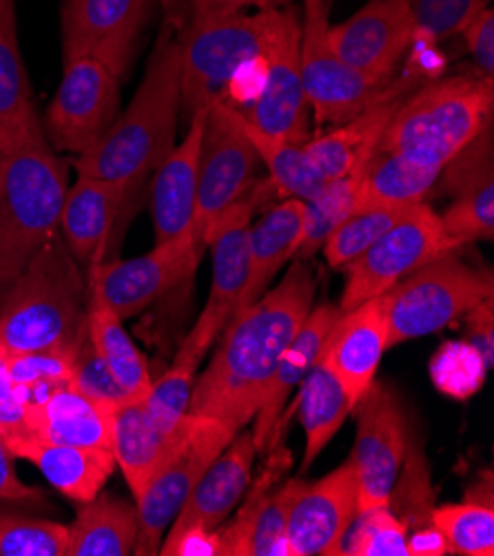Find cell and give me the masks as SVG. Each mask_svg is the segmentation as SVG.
<instances>
[{
  "label": "cell",
  "instance_id": "cell-1",
  "mask_svg": "<svg viewBox=\"0 0 494 556\" xmlns=\"http://www.w3.org/2000/svg\"><path fill=\"white\" fill-rule=\"evenodd\" d=\"M315 289L313 270L297 260L278 287L233 315L208 366L195 379L189 415L215 419L236 434L244 430L264 402L284 349L311 313Z\"/></svg>",
  "mask_w": 494,
  "mask_h": 556
},
{
  "label": "cell",
  "instance_id": "cell-2",
  "mask_svg": "<svg viewBox=\"0 0 494 556\" xmlns=\"http://www.w3.org/2000/svg\"><path fill=\"white\" fill-rule=\"evenodd\" d=\"M176 34L164 23L134 100L106 136L74 162L76 176H93L125 187L129 206L176 142L182 111L180 40Z\"/></svg>",
  "mask_w": 494,
  "mask_h": 556
},
{
  "label": "cell",
  "instance_id": "cell-3",
  "mask_svg": "<svg viewBox=\"0 0 494 556\" xmlns=\"http://www.w3.org/2000/svg\"><path fill=\"white\" fill-rule=\"evenodd\" d=\"M67 176L38 116L0 127V293L59 231Z\"/></svg>",
  "mask_w": 494,
  "mask_h": 556
},
{
  "label": "cell",
  "instance_id": "cell-4",
  "mask_svg": "<svg viewBox=\"0 0 494 556\" xmlns=\"http://www.w3.org/2000/svg\"><path fill=\"white\" fill-rule=\"evenodd\" d=\"M87 340V277L56 231L0 293V349L76 357Z\"/></svg>",
  "mask_w": 494,
  "mask_h": 556
},
{
  "label": "cell",
  "instance_id": "cell-5",
  "mask_svg": "<svg viewBox=\"0 0 494 556\" xmlns=\"http://www.w3.org/2000/svg\"><path fill=\"white\" fill-rule=\"evenodd\" d=\"M492 78L455 76L402 100L377 151L444 166L492 123Z\"/></svg>",
  "mask_w": 494,
  "mask_h": 556
},
{
  "label": "cell",
  "instance_id": "cell-6",
  "mask_svg": "<svg viewBox=\"0 0 494 556\" xmlns=\"http://www.w3.org/2000/svg\"><path fill=\"white\" fill-rule=\"evenodd\" d=\"M180 34L182 111L225 98L236 74L262 59L273 10L259 14L191 8Z\"/></svg>",
  "mask_w": 494,
  "mask_h": 556
},
{
  "label": "cell",
  "instance_id": "cell-7",
  "mask_svg": "<svg viewBox=\"0 0 494 556\" xmlns=\"http://www.w3.org/2000/svg\"><path fill=\"white\" fill-rule=\"evenodd\" d=\"M490 298L492 273L470 266L457 251L423 264L383 295L389 349L446 328Z\"/></svg>",
  "mask_w": 494,
  "mask_h": 556
},
{
  "label": "cell",
  "instance_id": "cell-8",
  "mask_svg": "<svg viewBox=\"0 0 494 556\" xmlns=\"http://www.w3.org/2000/svg\"><path fill=\"white\" fill-rule=\"evenodd\" d=\"M461 249L444 229L442 217L419 202L395 225L379 236L359 257L346 264V287L340 311H351L372 298L387 295L393 287L423 264Z\"/></svg>",
  "mask_w": 494,
  "mask_h": 556
},
{
  "label": "cell",
  "instance_id": "cell-9",
  "mask_svg": "<svg viewBox=\"0 0 494 556\" xmlns=\"http://www.w3.org/2000/svg\"><path fill=\"white\" fill-rule=\"evenodd\" d=\"M233 437L236 432L215 419L187 413L172 457L136 498L140 530L134 554H157L164 534L185 508L195 483Z\"/></svg>",
  "mask_w": 494,
  "mask_h": 556
},
{
  "label": "cell",
  "instance_id": "cell-10",
  "mask_svg": "<svg viewBox=\"0 0 494 556\" xmlns=\"http://www.w3.org/2000/svg\"><path fill=\"white\" fill-rule=\"evenodd\" d=\"M259 155L242 127V111L225 98L208 104L198 164L193 236L204 249L211 222L255 187Z\"/></svg>",
  "mask_w": 494,
  "mask_h": 556
},
{
  "label": "cell",
  "instance_id": "cell-11",
  "mask_svg": "<svg viewBox=\"0 0 494 556\" xmlns=\"http://www.w3.org/2000/svg\"><path fill=\"white\" fill-rule=\"evenodd\" d=\"M302 21L297 10H273L262 51V83L244 118L289 142H308V100L302 83Z\"/></svg>",
  "mask_w": 494,
  "mask_h": 556
},
{
  "label": "cell",
  "instance_id": "cell-12",
  "mask_svg": "<svg viewBox=\"0 0 494 556\" xmlns=\"http://www.w3.org/2000/svg\"><path fill=\"white\" fill-rule=\"evenodd\" d=\"M121 114V78L93 59L65 61V74L42 121L56 153L85 155L112 129Z\"/></svg>",
  "mask_w": 494,
  "mask_h": 556
},
{
  "label": "cell",
  "instance_id": "cell-13",
  "mask_svg": "<svg viewBox=\"0 0 494 556\" xmlns=\"http://www.w3.org/2000/svg\"><path fill=\"white\" fill-rule=\"evenodd\" d=\"M357 437L353 468L359 513L391 506L393 490L408 451V417L389 383L372 381L353 408Z\"/></svg>",
  "mask_w": 494,
  "mask_h": 556
},
{
  "label": "cell",
  "instance_id": "cell-14",
  "mask_svg": "<svg viewBox=\"0 0 494 556\" xmlns=\"http://www.w3.org/2000/svg\"><path fill=\"white\" fill-rule=\"evenodd\" d=\"M151 14V0H63V55L93 59L123 78Z\"/></svg>",
  "mask_w": 494,
  "mask_h": 556
},
{
  "label": "cell",
  "instance_id": "cell-15",
  "mask_svg": "<svg viewBox=\"0 0 494 556\" xmlns=\"http://www.w3.org/2000/svg\"><path fill=\"white\" fill-rule=\"evenodd\" d=\"M202 247L193 233L155 244L149 253L131 260H104L87 266L104 300L121 319L136 317L164 293L193 275Z\"/></svg>",
  "mask_w": 494,
  "mask_h": 556
},
{
  "label": "cell",
  "instance_id": "cell-16",
  "mask_svg": "<svg viewBox=\"0 0 494 556\" xmlns=\"http://www.w3.org/2000/svg\"><path fill=\"white\" fill-rule=\"evenodd\" d=\"M326 31L328 12L315 21L302 23V83L317 123L344 125L391 96V91H383L387 83H377L344 63L328 45Z\"/></svg>",
  "mask_w": 494,
  "mask_h": 556
},
{
  "label": "cell",
  "instance_id": "cell-17",
  "mask_svg": "<svg viewBox=\"0 0 494 556\" xmlns=\"http://www.w3.org/2000/svg\"><path fill=\"white\" fill-rule=\"evenodd\" d=\"M359 515L353 462H344L317 481H297L289 521V556H338Z\"/></svg>",
  "mask_w": 494,
  "mask_h": 556
},
{
  "label": "cell",
  "instance_id": "cell-18",
  "mask_svg": "<svg viewBox=\"0 0 494 556\" xmlns=\"http://www.w3.org/2000/svg\"><path fill=\"white\" fill-rule=\"evenodd\" d=\"M326 38L344 63L377 83H389L417 38V27L406 0H370L346 23L328 25Z\"/></svg>",
  "mask_w": 494,
  "mask_h": 556
},
{
  "label": "cell",
  "instance_id": "cell-19",
  "mask_svg": "<svg viewBox=\"0 0 494 556\" xmlns=\"http://www.w3.org/2000/svg\"><path fill=\"white\" fill-rule=\"evenodd\" d=\"M262 202V189L253 187L244 198L231 204L223 215L211 222L204 233V247L211 249L213 277L200 321L217 336L233 317L251 273L249 227L251 217Z\"/></svg>",
  "mask_w": 494,
  "mask_h": 556
},
{
  "label": "cell",
  "instance_id": "cell-20",
  "mask_svg": "<svg viewBox=\"0 0 494 556\" xmlns=\"http://www.w3.org/2000/svg\"><path fill=\"white\" fill-rule=\"evenodd\" d=\"M389 349L387 304L372 298L351 311H342L328 330L321 349V359L328 364L344 386L351 408L375 381L383 353Z\"/></svg>",
  "mask_w": 494,
  "mask_h": 556
},
{
  "label": "cell",
  "instance_id": "cell-21",
  "mask_svg": "<svg viewBox=\"0 0 494 556\" xmlns=\"http://www.w3.org/2000/svg\"><path fill=\"white\" fill-rule=\"evenodd\" d=\"M211 104V102H208ZM208 104L189 116V129L180 144H174L151 178V215L155 244L193 233L198 206V164Z\"/></svg>",
  "mask_w": 494,
  "mask_h": 556
},
{
  "label": "cell",
  "instance_id": "cell-22",
  "mask_svg": "<svg viewBox=\"0 0 494 556\" xmlns=\"http://www.w3.org/2000/svg\"><path fill=\"white\" fill-rule=\"evenodd\" d=\"M340 313L342 311L335 304L313 306L304 324L295 332V338L284 349L276 370H273L268 379L264 402L255 419L251 421L253 424L251 432H253L257 453H273L278 448L284 406L295 388L302 386L313 364L319 359L324 340L328 336V330H331V326L335 324V319L340 317Z\"/></svg>",
  "mask_w": 494,
  "mask_h": 556
},
{
  "label": "cell",
  "instance_id": "cell-23",
  "mask_svg": "<svg viewBox=\"0 0 494 556\" xmlns=\"http://www.w3.org/2000/svg\"><path fill=\"white\" fill-rule=\"evenodd\" d=\"M127 211L125 187L93 176L76 178L65 195L59 233L78 264L91 266L109 260V244Z\"/></svg>",
  "mask_w": 494,
  "mask_h": 556
},
{
  "label": "cell",
  "instance_id": "cell-24",
  "mask_svg": "<svg viewBox=\"0 0 494 556\" xmlns=\"http://www.w3.org/2000/svg\"><path fill=\"white\" fill-rule=\"evenodd\" d=\"M255 455L257 448L253 432L244 428L204 470L193 492L189 494L185 508L167 532H180L187 528L219 530V526L229 519L233 508L242 502L246 488L251 485Z\"/></svg>",
  "mask_w": 494,
  "mask_h": 556
},
{
  "label": "cell",
  "instance_id": "cell-25",
  "mask_svg": "<svg viewBox=\"0 0 494 556\" xmlns=\"http://www.w3.org/2000/svg\"><path fill=\"white\" fill-rule=\"evenodd\" d=\"M16 459L31 462L45 479L72 504L83 506L96 498L116 470V457L106 448H83L51 443L29 434L5 439Z\"/></svg>",
  "mask_w": 494,
  "mask_h": 556
},
{
  "label": "cell",
  "instance_id": "cell-26",
  "mask_svg": "<svg viewBox=\"0 0 494 556\" xmlns=\"http://www.w3.org/2000/svg\"><path fill=\"white\" fill-rule=\"evenodd\" d=\"M112 415L114 410L65 383L27 408V428L21 434L67 446L112 451Z\"/></svg>",
  "mask_w": 494,
  "mask_h": 556
},
{
  "label": "cell",
  "instance_id": "cell-27",
  "mask_svg": "<svg viewBox=\"0 0 494 556\" xmlns=\"http://www.w3.org/2000/svg\"><path fill=\"white\" fill-rule=\"evenodd\" d=\"M302 233L304 200L297 198H287L278 206L268 208L253 227H249L251 273L233 315L253 306L268 291L282 266L295 257L302 242Z\"/></svg>",
  "mask_w": 494,
  "mask_h": 556
},
{
  "label": "cell",
  "instance_id": "cell-28",
  "mask_svg": "<svg viewBox=\"0 0 494 556\" xmlns=\"http://www.w3.org/2000/svg\"><path fill=\"white\" fill-rule=\"evenodd\" d=\"M400 102L402 100H395L391 93L353 121L338 125L333 131L304 144L324 182L357 176L364 172V166L375 155L379 138L393 118Z\"/></svg>",
  "mask_w": 494,
  "mask_h": 556
},
{
  "label": "cell",
  "instance_id": "cell-29",
  "mask_svg": "<svg viewBox=\"0 0 494 556\" xmlns=\"http://www.w3.org/2000/svg\"><path fill=\"white\" fill-rule=\"evenodd\" d=\"M300 479L284 481L278 490L264 483L249 496L238 519L219 532L223 556H289L287 521Z\"/></svg>",
  "mask_w": 494,
  "mask_h": 556
},
{
  "label": "cell",
  "instance_id": "cell-30",
  "mask_svg": "<svg viewBox=\"0 0 494 556\" xmlns=\"http://www.w3.org/2000/svg\"><path fill=\"white\" fill-rule=\"evenodd\" d=\"M180 430L176 434L164 432L149 417L142 400L123 404L114 410L112 453L134 492V498L142 494V490L157 475V470L167 464L180 439Z\"/></svg>",
  "mask_w": 494,
  "mask_h": 556
},
{
  "label": "cell",
  "instance_id": "cell-31",
  "mask_svg": "<svg viewBox=\"0 0 494 556\" xmlns=\"http://www.w3.org/2000/svg\"><path fill=\"white\" fill-rule=\"evenodd\" d=\"M104 300L98 282L87 275V336L98 357L112 370L118 383L134 402L147 397L153 377L147 366V357L129 338V332Z\"/></svg>",
  "mask_w": 494,
  "mask_h": 556
},
{
  "label": "cell",
  "instance_id": "cell-32",
  "mask_svg": "<svg viewBox=\"0 0 494 556\" xmlns=\"http://www.w3.org/2000/svg\"><path fill=\"white\" fill-rule=\"evenodd\" d=\"M219 336L200 319L182 340L180 351L174 364L164 370L160 379H155L149 388L147 397L142 400L149 417L169 434H176L189 413L193 386L198 379V368L202 359L208 355L211 346Z\"/></svg>",
  "mask_w": 494,
  "mask_h": 556
},
{
  "label": "cell",
  "instance_id": "cell-33",
  "mask_svg": "<svg viewBox=\"0 0 494 556\" xmlns=\"http://www.w3.org/2000/svg\"><path fill=\"white\" fill-rule=\"evenodd\" d=\"M67 528V556H129L138 543V508L116 494H98Z\"/></svg>",
  "mask_w": 494,
  "mask_h": 556
},
{
  "label": "cell",
  "instance_id": "cell-34",
  "mask_svg": "<svg viewBox=\"0 0 494 556\" xmlns=\"http://www.w3.org/2000/svg\"><path fill=\"white\" fill-rule=\"evenodd\" d=\"M295 410L300 413V421L306 434L302 470H308L340 432L346 417L353 413L344 386L335 372L328 368L321 355L300 386Z\"/></svg>",
  "mask_w": 494,
  "mask_h": 556
},
{
  "label": "cell",
  "instance_id": "cell-35",
  "mask_svg": "<svg viewBox=\"0 0 494 556\" xmlns=\"http://www.w3.org/2000/svg\"><path fill=\"white\" fill-rule=\"evenodd\" d=\"M442 169L404 153L375 151L362 172V204L413 206L423 202Z\"/></svg>",
  "mask_w": 494,
  "mask_h": 556
},
{
  "label": "cell",
  "instance_id": "cell-36",
  "mask_svg": "<svg viewBox=\"0 0 494 556\" xmlns=\"http://www.w3.org/2000/svg\"><path fill=\"white\" fill-rule=\"evenodd\" d=\"M242 127L253 142L259 162L268 169L270 185L284 198L311 200L321 191L326 185L324 178L317 174L304 144L289 142L284 138L270 136L255 125H251L242 114Z\"/></svg>",
  "mask_w": 494,
  "mask_h": 556
},
{
  "label": "cell",
  "instance_id": "cell-37",
  "mask_svg": "<svg viewBox=\"0 0 494 556\" xmlns=\"http://www.w3.org/2000/svg\"><path fill=\"white\" fill-rule=\"evenodd\" d=\"M38 116L18 45L14 0H0V127Z\"/></svg>",
  "mask_w": 494,
  "mask_h": 556
},
{
  "label": "cell",
  "instance_id": "cell-38",
  "mask_svg": "<svg viewBox=\"0 0 494 556\" xmlns=\"http://www.w3.org/2000/svg\"><path fill=\"white\" fill-rule=\"evenodd\" d=\"M362 206V174L328 180L317 195L304 202V233L297 260L313 257L342 222Z\"/></svg>",
  "mask_w": 494,
  "mask_h": 556
},
{
  "label": "cell",
  "instance_id": "cell-39",
  "mask_svg": "<svg viewBox=\"0 0 494 556\" xmlns=\"http://www.w3.org/2000/svg\"><path fill=\"white\" fill-rule=\"evenodd\" d=\"M432 526L444 534L451 552L464 556L494 554V510L492 496L468 498L464 504H446L432 515Z\"/></svg>",
  "mask_w": 494,
  "mask_h": 556
},
{
  "label": "cell",
  "instance_id": "cell-40",
  "mask_svg": "<svg viewBox=\"0 0 494 556\" xmlns=\"http://www.w3.org/2000/svg\"><path fill=\"white\" fill-rule=\"evenodd\" d=\"M415 206V204H413ZM410 206H387V204H362L351 213L342 225L331 233L321 247L324 257L331 268H344L359 257L379 236L387 233L395 222H400Z\"/></svg>",
  "mask_w": 494,
  "mask_h": 556
},
{
  "label": "cell",
  "instance_id": "cell-41",
  "mask_svg": "<svg viewBox=\"0 0 494 556\" xmlns=\"http://www.w3.org/2000/svg\"><path fill=\"white\" fill-rule=\"evenodd\" d=\"M453 204L439 215L446 233L466 247L492 240L494 233V174H485L453 195Z\"/></svg>",
  "mask_w": 494,
  "mask_h": 556
},
{
  "label": "cell",
  "instance_id": "cell-42",
  "mask_svg": "<svg viewBox=\"0 0 494 556\" xmlns=\"http://www.w3.org/2000/svg\"><path fill=\"white\" fill-rule=\"evenodd\" d=\"M69 528L0 508V556H67Z\"/></svg>",
  "mask_w": 494,
  "mask_h": 556
},
{
  "label": "cell",
  "instance_id": "cell-43",
  "mask_svg": "<svg viewBox=\"0 0 494 556\" xmlns=\"http://www.w3.org/2000/svg\"><path fill=\"white\" fill-rule=\"evenodd\" d=\"M74 359L56 351H29V353H8V372L12 381L21 388L27 408L45 400L53 388L72 381Z\"/></svg>",
  "mask_w": 494,
  "mask_h": 556
},
{
  "label": "cell",
  "instance_id": "cell-44",
  "mask_svg": "<svg viewBox=\"0 0 494 556\" xmlns=\"http://www.w3.org/2000/svg\"><path fill=\"white\" fill-rule=\"evenodd\" d=\"M342 554H349V556H410L408 526L391 513V506L359 513L355 530L351 534H346V539H344Z\"/></svg>",
  "mask_w": 494,
  "mask_h": 556
},
{
  "label": "cell",
  "instance_id": "cell-45",
  "mask_svg": "<svg viewBox=\"0 0 494 556\" xmlns=\"http://www.w3.org/2000/svg\"><path fill=\"white\" fill-rule=\"evenodd\" d=\"M417 34L446 38L459 34L468 21L490 8V0H406Z\"/></svg>",
  "mask_w": 494,
  "mask_h": 556
},
{
  "label": "cell",
  "instance_id": "cell-46",
  "mask_svg": "<svg viewBox=\"0 0 494 556\" xmlns=\"http://www.w3.org/2000/svg\"><path fill=\"white\" fill-rule=\"evenodd\" d=\"M78 393L87 395L89 400L106 406L109 410H116L123 404L134 402L125 388L118 383V379L106 368V364L98 357L91 342L87 340L85 346L78 351L74 359L72 381H69Z\"/></svg>",
  "mask_w": 494,
  "mask_h": 556
},
{
  "label": "cell",
  "instance_id": "cell-47",
  "mask_svg": "<svg viewBox=\"0 0 494 556\" xmlns=\"http://www.w3.org/2000/svg\"><path fill=\"white\" fill-rule=\"evenodd\" d=\"M27 428V404L21 388L8 372L5 351L0 349V434L3 439L16 437Z\"/></svg>",
  "mask_w": 494,
  "mask_h": 556
},
{
  "label": "cell",
  "instance_id": "cell-48",
  "mask_svg": "<svg viewBox=\"0 0 494 556\" xmlns=\"http://www.w3.org/2000/svg\"><path fill=\"white\" fill-rule=\"evenodd\" d=\"M160 556H223L217 530L187 528L180 532H167L157 549Z\"/></svg>",
  "mask_w": 494,
  "mask_h": 556
},
{
  "label": "cell",
  "instance_id": "cell-49",
  "mask_svg": "<svg viewBox=\"0 0 494 556\" xmlns=\"http://www.w3.org/2000/svg\"><path fill=\"white\" fill-rule=\"evenodd\" d=\"M14 455L8 448V443L0 434V502L5 504H16V506H31V508H40L47 506L45 502V492L31 485H25L14 468Z\"/></svg>",
  "mask_w": 494,
  "mask_h": 556
},
{
  "label": "cell",
  "instance_id": "cell-50",
  "mask_svg": "<svg viewBox=\"0 0 494 556\" xmlns=\"http://www.w3.org/2000/svg\"><path fill=\"white\" fill-rule=\"evenodd\" d=\"M466 38V45L472 59L485 78L494 74V14L490 8L479 12L468 25L459 31Z\"/></svg>",
  "mask_w": 494,
  "mask_h": 556
},
{
  "label": "cell",
  "instance_id": "cell-51",
  "mask_svg": "<svg viewBox=\"0 0 494 556\" xmlns=\"http://www.w3.org/2000/svg\"><path fill=\"white\" fill-rule=\"evenodd\" d=\"M408 552L410 556H442V554H448L451 547L444 534L434 526H430L426 530L408 534Z\"/></svg>",
  "mask_w": 494,
  "mask_h": 556
},
{
  "label": "cell",
  "instance_id": "cell-52",
  "mask_svg": "<svg viewBox=\"0 0 494 556\" xmlns=\"http://www.w3.org/2000/svg\"><path fill=\"white\" fill-rule=\"evenodd\" d=\"M270 0H191V8L215 12H242L249 8H266Z\"/></svg>",
  "mask_w": 494,
  "mask_h": 556
},
{
  "label": "cell",
  "instance_id": "cell-53",
  "mask_svg": "<svg viewBox=\"0 0 494 556\" xmlns=\"http://www.w3.org/2000/svg\"><path fill=\"white\" fill-rule=\"evenodd\" d=\"M162 10H164V16H167V23L176 31H180L189 18L191 0H162Z\"/></svg>",
  "mask_w": 494,
  "mask_h": 556
},
{
  "label": "cell",
  "instance_id": "cell-54",
  "mask_svg": "<svg viewBox=\"0 0 494 556\" xmlns=\"http://www.w3.org/2000/svg\"><path fill=\"white\" fill-rule=\"evenodd\" d=\"M326 12H328L326 0H304V21L302 23L315 21V18H319Z\"/></svg>",
  "mask_w": 494,
  "mask_h": 556
}]
</instances>
